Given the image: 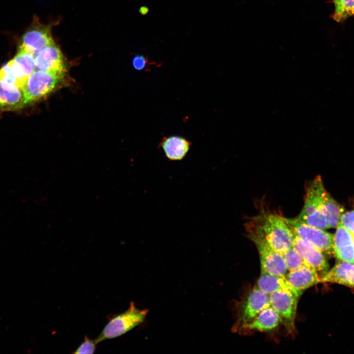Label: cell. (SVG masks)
<instances>
[{"instance_id": "cell-1", "label": "cell", "mask_w": 354, "mask_h": 354, "mask_svg": "<svg viewBox=\"0 0 354 354\" xmlns=\"http://www.w3.org/2000/svg\"><path fill=\"white\" fill-rule=\"evenodd\" d=\"M247 236L258 237L283 254L293 247L294 234L280 215L262 211L245 224Z\"/></svg>"}, {"instance_id": "cell-2", "label": "cell", "mask_w": 354, "mask_h": 354, "mask_svg": "<svg viewBox=\"0 0 354 354\" xmlns=\"http://www.w3.org/2000/svg\"><path fill=\"white\" fill-rule=\"evenodd\" d=\"M325 190L320 176L309 182L306 188L303 206L296 218L305 224L319 229L329 228L322 212L323 198Z\"/></svg>"}, {"instance_id": "cell-3", "label": "cell", "mask_w": 354, "mask_h": 354, "mask_svg": "<svg viewBox=\"0 0 354 354\" xmlns=\"http://www.w3.org/2000/svg\"><path fill=\"white\" fill-rule=\"evenodd\" d=\"M148 309L137 308L134 302H131L125 311L113 315L109 319L99 335L96 339L97 343L106 339L115 338L129 331L145 320Z\"/></svg>"}, {"instance_id": "cell-4", "label": "cell", "mask_w": 354, "mask_h": 354, "mask_svg": "<svg viewBox=\"0 0 354 354\" xmlns=\"http://www.w3.org/2000/svg\"><path fill=\"white\" fill-rule=\"evenodd\" d=\"M283 219L294 234L310 242L324 255L334 254L333 236L332 234L301 221L297 218Z\"/></svg>"}, {"instance_id": "cell-5", "label": "cell", "mask_w": 354, "mask_h": 354, "mask_svg": "<svg viewBox=\"0 0 354 354\" xmlns=\"http://www.w3.org/2000/svg\"><path fill=\"white\" fill-rule=\"evenodd\" d=\"M62 77L41 70L34 71L29 76L21 88L25 106L50 93Z\"/></svg>"}, {"instance_id": "cell-6", "label": "cell", "mask_w": 354, "mask_h": 354, "mask_svg": "<svg viewBox=\"0 0 354 354\" xmlns=\"http://www.w3.org/2000/svg\"><path fill=\"white\" fill-rule=\"evenodd\" d=\"M297 298L291 291L282 290L269 295V304L280 315L287 330L294 332Z\"/></svg>"}, {"instance_id": "cell-7", "label": "cell", "mask_w": 354, "mask_h": 354, "mask_svg": "<svg viewBox=\"0 0 354 354\" xmlns=\"http://www.w3.org/2000/svg\"><path fill=\"white\" fill-rule=\"evenodd\" d=\"M248 238L255 244L260 260L261 272L285 276L287 269L283 254L271 247L265 241L254 236Z\"/></svg>"}, {"instance_id": "cell-8", "label": "cell", "mask_w": 354, "mask_h": 354, "mask_svg": "<svg viewBox=\"0 0 354 354\" xmlns=\"http://www.w3.org/2000/svg\"><path fill=\"white\" fill-rule=\"evenodd\" d=\"M269 305V295L254 288L241 307L236 327L244 328L262 310Z\"/></svg>"}, {"instance_id": "cell-9", "label": "cell", "mask_w": 354, "mask_h": 354, "mask_svg": "<svg viewBox=\"0 0 354 354\" xmlns=\"http://www.w3.org/2000/svg\"><path fill=\"white\" fill-rule=\"evenodd\" d=\"M293 247L299 253L306 265L324 274L328 271V264L324 255L308 241L294 235Z\"/></svg>"}, {"instance_id": "cell-10", "label": "cell", "mask_w": 354, "mask_h": 354, "mask_svg": "<svg viewBox=\"0 0 354 354\" xmlns=\"http://www.w3.org/2000/svg\"><path fill=\"white\" fill-rule=\"evenodd\" d=\"M54 44L50 28L38 24L30 28L24 34L19 47L34 55L44 48Z\"/></svg>"}, {"instance_id": "cell-11", "label": "cell", "mask_w": 354, "mask_h": 354, "mask_svg": "<svg viewBox=\"0 0 354 354\" xmlns=\"http://www.w3.org/2000/svg\"><path fill=\"white\" fill-rule=\"evenodd\" d=\"M35 61L38 70L63 76L65 70L63 55L55 44L38 52L35 55Z\"/></svg>"}, {"instance_id": "cell-12", "label": "cell", "mask_w": 354, "mask_h": 354, "mask_svg": "<svg viewBox=\"0 0 354 354\" xmlns=\"http://www.w3.org/2000/svg\"><path fill=\"white\" fill-rule=\"evenodd\" d=\"M285 277L298 298L306 289L320 283L321 278L314 269L306 265L289 271Z\"/></svg>"}, {"instance_id": "cell-13", "label": "cell", "mask_w": 354, "mask_h": 354, "mask_svg": "<svg viewBox=\"0 0 354 354\" xmlns=\"http://www.w3.org/2000/svg\"><path fill=\"white\" fill-rule=\"evenodd\" d=\"M8 63L17 80L18 87L21 89L29 76L34 71V55L19 47L16 55Z\"/></svg>"}, {"instance_id": "cell-14", "label": "cell", "mask_w": 354, "mask_h": 354, "mask_svg": "<svg viewBox=\"0 0 354 354\" xmlns=\"http://www.w3.org/2000/svg\"><path fill=\"white\" fill-rule=\"evenodd\" d=\"M333 236L334 254L341 261L354 263V237L340 223Z\"/></svg>"}, {"instance_id": "cell-15", "label": "cell", "mask_w": 354, "mask_h": 354, "mask_svg": "<svg viewBox=\"0 0 354 354\" xmlns=\"http://www.w3.org/2000/svg\"><path fill=\"white\" fill-rule=\"evenodd\" d=\"M320 283H333L354 288V263L340 261L321 277Z\"/></svg>"}, {"instance_id": "cell-16", "label": "cell", "mask_w": 354, "mask_h": 354, "mask_svg": "<svg viewBox=\"0 0 354 354\" xmlns=\"http://www.w3.org/2000/svg\"><path fill=\"white\" fill-rule=\"evenodd\" d=\"M191 145L190 141L182 137L171 136L164 137L159 146L169 160L178 161L185 157Z\"/></svg>"}, {"instance_id": "cell-17", "label": "cell", "mask_w": 354, "mask_h": 354, "mask_svg": "<svg viewBox=\"0 0 354 354\" xmlns=\"http://www.w3.org/2000/svg\"><path fill=\"white\" fill-rule=\"evenodd\" d=\"M24 96L21 89L0 79V111H13L23 108Z\"/></svg>"}, {"instance_id": "cell-18", "label": "cell", "mask_w": 354, "mask_h": 354, "mask_svg": "<svg viewBox=\"0 0 354 354\" xmlns=\"http://www.w3.org/2000/svg\"><path fill=\"white\" fill-rule=\"evenodd\" d=\"M282 322L280 315L269 305L262 310L244 328L268 331L274 329Z\"/></svg>"}, {"instance_id": "cell-19", "label": "cell", "mask_w": 354, "mask_h": 354, "mask_svg": "<svg viewBox=\"0 0 354 354\" xmlns=\"http://www.w3.org/2000/svg\"><path fill=\"white\" fill-rule=\"evenodd\" d=\"M257 288L269 295L278 291L285 290L291 291L295 295L285 276H281L261 272L257 282Z\"/></svg>"}, {"instance_id": "cell-20", "label": "cell", "mask_w": 354, "mask_h": 354, "mask_svg": "<svg viewBox=\"0 0 354 354\" xmlns=\"http://www.w3.org/2000/svg\"><path fill=\"white\" fill-rule=\"evenodd\" d=\"M343 211V206L325 190L323 198L322 212L329 228H335L338 225Z\"/></svg>"}, {"instance_id": "cell-21", "label": "cell", "mask_w": 354, "mask_h": 354, "mask_svg": "<svg viewBox=\"0 0 354 354\" xmlns=\"http://www.w3.org/2000/svg\"><path fill=\"white\" fill-rule=\"evenodd\" d=\"M335 6L334 19L337 22L354 15V0H333Z\"/></svg>"}, {"instance_id": "cell-22", "label": "cell", "mask_w": 354, "mask_h": 354, "mask_svg": "<svg viewBox=\"0 0 354 354\" xmlns=\"http://www.w3.org/2000/svg\"><path fill=\"white\" fill-rule=\"evenodd\" d=\"M282 254L288 271L295 270L306 265L301 255L293 247Z\"/></svg>"}, {"instance_id": "cell-23", "label": "cell", "mask_w": 354, "mask_h": 354, "mask_svg": "<svg viewBox=\"0 0 354 354\" xmlns=\"http://www.w3.org/2000/svg\"><path fill=\"white\" fill-rule=\"evenodd\" d=\"M98 344L96 339H91L85 336L84 341L78 346L74 354H93Z\"/></svg>"}, {"instance_id": "cell-24", "label": "cell", "mask_w": 354, "mask_h": 354, "mask_svg": "<svg viewBox=\"0 0 354 354\" xmlns=\"http://www.w3.org/2000/svg\"><path fill=\"white\" fill-rule=\"evenodd\" d=\"M340 223L354 235V209L343 213Z\"/></svg>"}, {"instance_id": "cell-25", "label": "cell", "mask_w": 354, "mask_h": 354, "mask_svg": "<svg viewBox=\"0 0 354 354\" xmlns=\"http://www.w3.org/2000/svg\"><path fill=\"white\" fill-rule=\"evenodd\" d=\"M148 59L144 55H137L132 59V65L134 68L137 70H142L147 66Z\"/></svg>"}, {"instance_id": "cell-26", "label": "cell", "mask_w": 354, "mask_h": 354, "mask_svg": "<svg viewBox=\"0 0 354 354\" xmlns=\"http://www.w3.org/2000/svg\"><path fill=\"white\" fill-rule=\"evenodd\" d=\"M149 8L146 6H143L139 9V12L141 15H147L149 12Z\"/></svg>"}, {"instance_id": "cell-27", "label": "cell", "mask_w": 354, "mask_h": 354, "mask_svg": "<svg viewBox=\"0 0 354 354\" xmlns=\"http://www.w3.org/2000/svg\"><path fill=\"white\" fill-rule=\"evenodd\" d=\"M352 235H353V234H352ZM353 235V236H354V235Z\"/></svg>"}]
</instances>
